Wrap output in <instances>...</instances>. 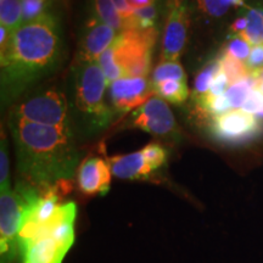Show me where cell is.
<instances>
[{
	"mask_svg": "<svg viewBox=\"0 0 263 263\" xmlns=\"http://www.w3.org/2000/svg\"><path fill=\"white\" fill-rule=\"evenodd\" d=\"M21 179L45 190L71 182L80 163V151L70 127L27 122L9 115Z\"/></svg>",
	"mask_w": 263,
	"mask_h": 263,
	"instance_id": "cell-1",
	"label": "cell"
},
{
	"mask_svg": "<svg viewBox=\"0 0 263 263\" xmlns=\"http://www.w3.org/2000/svg\"><path fill=\"white\" fill-rule=\"evenodd\" d=\"M62 54L61 27L47 14L24 24L0 50L3 104L10 103L58 67Z\"/></svg>",
	"mask_w": 263,
	"mask_h": 263,
	"instance_id": "cell-2",
	"label": "cell"
},
{
	"mask_svg": "<svg viewBox=\"0 0 263 263\" xmlns=\"http://www.w3.org/2000/svg\"><path fill=\"white\" fill-rule=\"evenodd\" d=\"M77 205L62 202L48 222L18 232V255L21 263H62L74 244V221Z\"/></svg>",
	"mask_w": 263,
	"mask_h": 263,
	"instance_id": "cell-3",
	"label": "cell"
},
{
	"mask_svg": "<svg viewBox=\"0 0 263 263\" xmlns=\"http://www.w3.org/2000/svg\"><path fill=\"white\" fill-rule=\"evenodd\" d=\"M108 85L98 61H76V106L91 117L98 127H105L112 120V110L105 104L104 95Z\"/></svg>",
	"mask_w": 263,
	"mask_h": 263,
	"instance_id": "cell-4",
	"label": "cell"
},
{
	"mask_svg": "<svg viewBox=\"0 0 263 263\" xmlns=\"http://www.w3.org/2000/svg\"><path fill=\"white\" fill-rule=\"evenodd\" d=\"M159 35V29L140 31L124 28L111 45L115 60L122 68L124 77H147L151 70L153 49Z\"/></svg>",
	"mask_w": 263,
	"mask_h": 263,
	"instance_id": "cell-5",
	"label": "cell"
},
{
	"mask_svg": "<svg viewBox=\"0 0 263 263\" xmlns=\"http://www.w3.org/2000/svg\"><path fill=\"white\" fill-rule=\"evenodd\" d=\"M11 116L27 122L52 127H70L68 104L66 97L57 89H47L16 105Z\"/></svg>",
	"mask_w": 263,
	"mask_h": 263,
	"instance_id": "cell-6",
	"label": "cell"
},
{
	"mask_svg": "<svg viewBox=\"0 0 263 263\" xmlns=\"http://www.w3.org/2000/svg\"><path fill=\"white\" fill-rule=\"evenodd\" d=\"M22 205L11 185L0 188V263H15L18 255V232Z\"/></svg>",
	"mask_w": 263,
	"mask_h": 263,
	"instance_id": "cell-7",
	"label": "cell"
},
{
	"mask_svg": "<svg viewBox=\"0 0 263 263\" xmlns=\"http://www.w3.org/2000/svg\"><path fill=\"white\" fill-rule=\"evenodd\" d=\"M261 123L255 115L232 110L212 118L210 133L213 139L227 145H240L254 140L261 133Z\"/></svg>",
	"mask_w": 263,
	"mask_h": 263,
	"instance_id": "cell-8",
	"label": "cell"
},
{
	"mask_svg": "<svg viewBox=\"0 0 263 263\" xmlns=\"http://www.w3.org/2000/svg\"><path fill=\"white\" fill-rule=\"evenodd\" d=\"M126 127L138 128L159 137H171L178 133L176 118L168 104L157 95L151 97L132 112Z\"/></svg>",
	"mask_w": 263,
	"mask_h": 263,
	"instance_id": "cell-9",
	"label": "cell"
},
{
	"mask_svg": "<svg viewBox=\"0 0 263 263\" xmlns=\"http://www.w3.org/2000/svg\"><path fill=\"white\" fill-rule=\"evenodd\" d=\"M190 26L189 8L186 0H170L162 33V61H177L188 44Z\"/></svg>",
	"mask_w": 263,
	"mask_h": 263,
	"instance_id": "cell-10",
	"label": "cell"
},
{
	"mask_svg": "<svg viewBox=\"0 0 263 263\" xmlns=\"http://www.w3.org/2000/svg\"><path fill=\"white\" fill-rule=\"evenodd\" d=\"M108 94L115 111L126 114L146 103L154 89L147 77H123L108 85Z\"/></svg>",
	"mask_w": 263,
	"mask_h": 263,
	"instance_id": "cell-11",
	"label": "cell"
},
{
	"mask_svg": "<svg viewBox=\"0 0 263 263\" xmlns=\"http://www.w3.org/2000/svg\"><path fill=\"white\" fill-rule=\"evenodd\" d=\"M117 35L112 27L94 16L83 29L76 61H98L100 55L114 44Z\"/></svg>",
	"mask_w": 263,
	"mask_h": 263,
	"instance_id": "cell-12",
	"label": "cell"
},
{
	"mask_svg": "<svg viewBox=\"0 0 263 263\" xmlns=\"http://www.w3.org/2000/svg\"><path fill=\"white\" fill-rule=\"evenodd\" d=\"M110 163L98 156L87 157L77 170V185L85 196L106 195L111 185Z\"/></svg>",
	"mask_w": 263,
	"mask_h": 263,
	"instance_id": "cell-13",
	"label": "cell"
},
{
	"mask_svg": "<svg viewBox=\"0 0 263 263\" xmlns=\"http://www.w3.org/2000/svg\"><path fill=\"white\" fill-rule=\"evenodd\" d=\"M107 161L110 163L112 176L118 179L150 180L156 173L146 162L141 150L127 155L108 157Z\"/></svg>",
	"mask_w": 263,
	"mask_h": 263,
	"instance_id": "cell-14",
	"label": "cell"
},
{
	"mask_svg": "<svg viewBox=\"0 0 263 263\" xmlns=\"http://www.w3.org/2000/svg\"><path fill=\"white\" fill-rule=\"evenodd\" d=\"M242 10L248 18V26L241 37L254 47L263 44V0H248Z\"/></svg>",
	"mask_w": 263,
	"mask_h": 263,
	"instance_id": "cell-15",
	"label": "cell"
},
{
	"mask_svg": "<svg viewBox=\"0 0 263 263\" xmlns=\"http://www.w3.org/2000/svg\"><path fill=\"white\" fill-rule=\"evenodd\" d=\"M219 71H221V65L217 58L207 62L201 68V71L197 73L195 81H194V89L192 93V98L195 103H199L209 94L210 87Z\"/></svg>",
	"mask_w": 263,
	"mask_h": 263,
	"instance_id": "cell-16",
	"label": "cell"
},
{
	"mask_svg": "<svg viewBox=\"0 0 263 263\" xmlns=\"http://www.w3.org/2000/svg\"><path fill=\"white\" fill-rule=\"evenodd\" d=\"M154 94L172 104H183L189 98V88L186 81H164L154 85Z\"/></svg>",
	"mask_w": 263,
	"mask_h": 263,
	"instance_id": "cell-17",
	"label": "cell"
},
{
	"mask_svg": "<svg viewBox=\"0 0 263 263\" xmlns=\"http://www.w3.org/2000/svg\"><path fill=\"white\" fill-rule=\"evenodd\" d=\"M248 0H196L197 8L211 18H222L233 9L244 8Z\"/></svg>",
	"mask_w": 263,
	"mask_h": 263,
	"instance_id": "cell-18",
	"label": "cell"
},
{
	"mask_svg": "<svg viewBox=\"0 0 263 263\" xmlns=\"http://www.w3.org/2000/svg\"><path fill=\"white\" fill-rule=\"evenodd\" d=\"M160 16L159 2L156 4L143 9L134 10L133 16L124 21V28H136L140 31L157 28V20Z\"/></svg>",
	"mask_w": 263,
	"mask_h": 263,
	"instance_id": "cell-19",
	"label": "cell"
},
{
	"mask_svg": "<svg viewBox=\"0 0 263 263\" xmlns=\"http://www.w3.org/2000/svg\"><path fill=\"white\" fill-rule=\"evenodd\" d=\"M0 24L11 34L24 25L21 0H0Z\"/></svg>",
	"mask_w": 263,
	"mask_h": 263,
	"instance_id": "cell-20",
	"label": "cell"
},
{
	"mask_svg": "<svg viewBox=\"0 0 263 263\" xmlns=\"http://www.w3.org/2000/svg\"><path fill=\"white\" fill-rule=\"evenodd\" d=\"M95 17L112 27L118 34L124 29V20L112 0H94Z\"/></svg>",
	"mask_w": 263,
	"mask_h": 263,
	"instance_id": "cell-21",
	"label": "cell"
},
{
	"mask_svg": "<svg viewBox=\"0 0 263 263\" xmlns=\"http://www.w3.org/2000/svg\"><path fill=\"white\" fill-rule=\"evenodd\" d=\"M255 83L256 78L252 74H249L248 77L229 85V88L226 91V97L229 100L233 110H239L242 107L249 94L255 88Z\"/></svg>",
	"mask_w": 263,
	"mask_h": 263,
	"instance_id": "cell-22",
	"label": "cell"
},
{
	"mask_svg": "<svg viewBox=\"0 0 263 263\" xmlns=\"http://www.w3.org/2000/svg\"><path fill=\"white\" fill-rule=\"evenodd\" d=\"M151 84L156 85L164 81H186V74L180 62L161 61L151 74Z\"/></svg>",
	"mask_w": 263,
	"mask_h": 263,
	"instance_id": "cell-23",
	"label": "cell"
},
{
	"mask_svg": "<svg viewBox=\"0 0 263 263\" xmlns=\"http://www.w3.org/2000/svg\"><path fill=\"white\" fill-rule=\"evenodd\" d=\"M218 61L219 65H221V71L227 76L229 84L239 82L242 78L251 74L244 62L236 60V59L229 57L227 54H223V52H221V55L218 57Z\"/></svg>",
	"mask_w": 263,
	"mask_h": 263,
	"instance_id": "cell-24",
	"label": "cell"
},
{
	"mask_svg": "<svg viewBox=\"0 0 263 263\" xmlns=\"http://www.w3.org/2000/svg\"><path fill=\"white\" fill-rule=\"evenodd\" d=\"M98 62L104 72L105 77H106L108 85L112 83V82L124 77L122 68L117 65L116 60H115L112 47H110L100 55V58L98 59Z\"/></svg>",
	"mask_w": 263,
	"mask_h": 263,
	"instance_id": "cell-25",
	"label": "cell"
},
{
	"mask_svg": "<svg viewBox=\"0 0 263 263\" xmlns=\"http://www.w3.org/2000/svg\"><path fill=\"white\" fill-rule=\"evenodd\" d=\"M222 52L246 64L251 52V45L241 35H233V37H229L228 42L222 49Z\"/></svg>",
	"mask_w": 263,
	"mask_h": 263,
	"instance_id": "cell-26",
	"label": "cell"
},
{
	"mask_svg": "<svg viewBox=\"0 0 263 263\" xmlns=\"http://www.w3.org/2000/svg\"><path fill=\"white\" fill-rule=\"evenodd\" d=\"M196 104L203 112L209 114L210 116H212V118L221 116V115L233 110L226 94L221 95V97H205Z\"/></svg>",
	"mask_w": 263,
	"mask_h": 263,
	"instance_id": "cell-27",
	"label": "cell"
},
{
	"mask_svg": "<svg viewBox=\"0 0 263 263\" xmlns=\"http://www.w3.org/2000/svg\"><path fill=\"white\" fill-rule=\"evenodd\" d=\"M141 153L145 157L146 162L155 172L166 166L168 161V153L159 143L147 144L144 149H141Z\"/></svg>",
	"mask_w": 263,
	"mask_h": 263,
	"instance_id": "cell-28",
	"label": "cell"
},
{
	"mask_svg": "<svg viewBox=\"0 0 263 263\" xmlns=\"http://www.w3.org/2000/svg\"><path fill=\"white\" fill-rule=\"evenodd\" d=\"M21 4L24 24H28L49 14L48 8L50 0H21Z\"/></svg>",
	"mask_w": 263,
	"mask_h": 263,
	"instance_id": "cell-29",
	"label": "cell"
},
{
	"mask_svg": "<svg viewBox=\"0 0 263 263\" xmlns=\"http://www.w3.org/2000/svg\"><path fill=\"white\" fill-rule=\"evenodd\" d=\"M11 185L10 184V161L8 151V141L2 134V144H0V188Z\"/></svg>",
	"mask_w": 263,
	"mask_h": 263,
	"instance_id": "cell-30",
	"label": "cell"
},
{
	"mask_svg": "<svg viewBox=\"0 0 263 263\" xmlns=\"http://www.w3.org/2000/svg\"><path fill=\"white\" fill-rule=\"evenodd\" d=\"M242 111H245V112L248 114H251V115H255V116H257L258 114H261L263 111V93L262 91H259L258 89H254L251 90V93L249 94L248 99H246V101L242 105L241 107Z\"/></svg>",
	"mask_w": 263,
	"mask_h": 263,
	"instance_id": "cell-31",
	"label": "cell"
},
{
	"mask_svg": "<svg viewBox=\"0 0 263 263\" xmlns=\"http://www.w3.org/2000/svg\"><path fill=\"white\" fill-rule=\"evenodd\" d=\"M245 65L251 74L262 70L263 68V44L257 45V47H254L251 49L250 57Z\"/></svg>",
	"mask_w": 263,
	"mask_h": 263,
	"instance_id": "cell-32",
	"label": "cell"
},
{
	"mask_svg": "<svg viewBox=\"0 0 263 263\" xmlns=\"http://www.w3.org/2000/svg\"><path fill=\"white\" fill-rule=\"evenodd\" d=\"M229 85L230 84L227 76L222 71H219L218 74L215 77V80H213L211 87H210L209 94L206 97H221V95L226 94Z\"/></svg>",
	"mask_w": 263,
	"mask_h": 263,
	"instance_id": "cell-33",
	"label": "cell"
},
{
	"mask_svg": "<svg viewBox=\"0 0 263 263\" xmlns=\"http://www.w3.org/2000/svg\"><path fill=\"white\" fill-rule=\"evenodd\" d=\"M246 26H248V18H246L244 10L241 8L239 10V15L236 16L229 27L230 37H233V35H241V33L246 29Z\"/></svg>",
	"mask_w": 263,
	"mask_h": 263,
	"instance_id": "cell-34",
	"label": "cell"
},
{
	"mask_svg": "<svg viewBox=\"0 0 263 263\" xmlns=\"http://www.w3.org/2000/svg\"><path fill=\"white\" fill-rule=\"evenodd\" d=\"M112 2L114 4L116 5L117 10L120 11V14L123 17L124 21H127V20H129L132 16H133L134 9L129 5L128 0H112Z\"/></svg>",
	"mask_w": 263,
	"mask_h": 263,
	"instance_id": "cell-35",
	"label": "cell"
},
{
	"mask_svg": "<svg viewBox=\"0 0 263 263\" xmlns=\"http://www.w3.org/2000/svg\"><path fill=\"white\" fill-rule=\"evenodd\" d=\"M157 2H159V0H128V3H129V5H130L132 8H133L134 10L146 8V6H150V5L156 4Z\"/></svg>",
	"mask_w": 263,
	"mask_h": 263,
	"instance_id": "cell-36",
	"label": "cell"
},
{
	"mask_svg": "<svg viewBox=\"0 0 263 263\" xmlns=\"http://www.w3.org/2000/svg\"><path fill=\"white\" fill-rule=\"evenodd\" d=\"M10 37H11V33H10L9 29L2 26V27H0V50L8 45Z\"/></svg>",
	"mask_w": 263,
	"mask_h": 263,
	"instance_id": "cell-37",
	"label": "cell"
},
{
	"mask_svg": "<svg viewBox=\"0 0 263 263\" xmlns=\"http://www.w3.org/2000/svg\"><path fill=\"white\" fill-rule=\"evenodd\" d=\"M252 76H254L255 78H261V80H263V68H262L261 71L255 72V73H252Z\"/></svg>",
	"mask_w": 263,
	"mask_h": 263,
	"instance_id": "cell-38",
	"label": "cell"
},
{
	"mask_svg": "<svg viewBox=\"0 0 263 263\" xmlns=\"http://www.w3.org/2000/svg\"><path fill=\"white\" fill-rule=\"evenodd\" d=\"M256 117H257L259 121H262V122H263V111H262V112H261V114H258V115H257V116H256Z\"/></svg>",
	"mask_w": 263,
	"mask_h": 263,
	"instance_id": "cell-39",
	"label": "cell"
}]
</instances>
